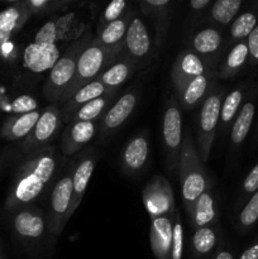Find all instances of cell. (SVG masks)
<instances>
[{
  "label": "cell",
  "instance_id": "obj_45",
  "mask_svg": "<svg viewBox=\"0 0 258 259\" xmlns=\"http://www.w3.org/2000/svg\"><path fill=\"white\" fill-rule=\"evenodd\" d=\"M4 257V253H3V247H2V243H0V259Z\"/></svg>",
  "mask_w": 258,
  "mask_h": 259
},
{
  "label": "cell",
  "instance_id": "obj_34",
  "mask_svg": "<svg viewBox=\"0 0 258 259\" xmlns=\"http://www.w3.org/2000/svg\"><path fill=\"white\" fill-rule=\"evenodd\" d=\"M243 93L240 90H234L227 95V98L222 103V110H220V119L223 124L227 125L230 121H233L240 103H242Z\"/></svg>",
  "mask_w": 258,
  "mask_h": 259
},
{
  "label": "cell",
  "instance_id": "obj_16",
  "mask_svg": "<svg viewBox=\"0 0 258 259\" xmlns=\"http://www.w3.org/2000/svg\"><path fill=\"white\" fill-rule=\"evenodd\" d=\"M96 133L94 121L68 123L61 134V152L63 156H72L93 139Z\"/></svg>",
  "mask_w": 258,
  "mask_h": 259
},
{
  "label": "cell",
  "instance_id": "obj_31",
  "mask_svg": "<svg viewBox=\"0 0 258 259\" xmlns=\"http://www.w3.org/2000/svg\"><path fill=\"white\" fill-rule=\"evenodd\" d=\"M242 7V0H218L210 9V17L218 24H229Z\"/></svg>",
  "mask_w": 258,
  "mask_h": 259
},
{
  "label": "cell",
  "instance_id": "obj_12",
  "mask_svg": "<svg viewBox=\"0 0 258 259\" xmlns=\"http://www.w3.org/2000/svg\"><path fill=\"white\" fill-rule=\"evenodd\" d=\"M62 123L60 109L56 108L55 105L46 108L40 114L33 131L23 142V151L27 153H34L50 147L51 142L60 132Z\"/></svg>",
  "mask_w": 258,
  "mask_h": 259
},
{
  "label": "cell",
  "instance_id": "obj_10",
  "mask_svg": "<svg viewBox=\"0 0 258 259\" xmlns=\"http://www.w3.org/2000/svg\"><path fill=\"white\" fill-rule=\"evenodd\" d=\"M142 200L151 219L174 218L176 214L174 190L166 177H152L142 190Z\"/></svg>",
  "mask_w": 258,
  "mask_h": 259
},
{
  "label": "cell",
  "instance_id": "obj_22",
  "mask_svg": "<svg viewBox=\"0 0 258 259\" xmlns=\"http://www.w3.org/2000/svg\"><path fill=\"white\" fill-rule=\"evenodd\" d=\"M133 17L134 13L132 10H126V13L120 19L114 20L105 25L103 29L98 30V37L95 39L106 48H111V50L123 48L124 38H125L126 30Z\"/></svg>",
  "mask_w": 258,
  "mask_h": 259
},
{
  "label": "cell",
  "instance_id": "obj_14",
  "mask_svg": "<svg viewBox=\"0 0 258 259\" xmlns=\"http://www.w3.org/2000/svg\"><path fill=\"white\" fill-rule=\"evenodd\" d=\"M149 157V142L146 134H137L129 139L120 154V166L124 174L138 176L146 168Z\"/></svg>",
  "mask_w": 258,
  "mask_h": 259
},
{
  "label": "cell",
  "instance_id": "obj_9",
  "mask_svg": "<svg viewBox=\"0 0 258 259\" xmlns=\"http://www.w3.org/2000/svg\"><path fill=\"white\" fill-rule=\"evenodd\" d=\"M182 111L176 99L167 100L162 119V141H163L164 157L167 168L171 172L179 168L180 152H181L184 128H182Z\"/></svg>",
  "mask_w": 258,
  "mask_h": 259
},
{
  "label": "cell",
  "instance_id": "obj_23",
  "mask_svg": "<svg viewBox=\"0 0 258 259\" xmlns=\"http://www.w3.org/2000/svg\"><path fill=\"white\" fill-rule=\"evenodd\" d=\"M105 94H109V91L100 81H91L90 83H88V85H85L83 88H81L77 93L73 94L68 100H66L65 103H63L62 109H60L62 121L67 120L68 116H70L73 111L77 110L80 106L85 105V104L90 103V101L95 100V99L100 98V96L105 95Z\"/></svg>",
  "mask_w": 258,
  "mask_h": 259
},
{
  "label": "cell",
  "instance_id": "obj_46",
  "mask_svg": "<svg viewBox=\"0 0 258 259\" xmlns=\"http://www.w3.org/2000/svg\"><path fill=\"white\" fill-rule=\"evenodd\" d=\"M2 259H5V257H3V258H2Z\"/></svg>",
  "mask_w": 258,
  "mask_h": 259
},
{
  "label": "cell",
  "instance_id": "obj_42",
  "mask_svg": "<svg viewBox=\"0 0 258 259\" xmlns=\"http://www.w3.org/2000/svg\"><path fill=\"white\" fill-rule=\"evenodd\" d=\"M239 259H258V243L253 244L242 253Z\"/></svg>",
  "mask_w": 258,
  "mask_h": 259
},
{
  "label": "cell",
  "instance_id": "obj_7",
  "mask_svg": "<svg viewBox=\"0 0 258 259\" xmlns=\"http://www.w3.org/2000/svg\"><path fill=\"white\" fill-rule=\"evenodd\" d=\"M12 228L15 237L25 247H38L48 234L46 212L34 204L20 207L12 212Z\"/></svg>",
  "mask_w": 258,
  "mask_h": 259
},
{
  "label": "cell",
  "instance_id": "obj_13",
  "mask_svg": "<svg viewBox=\"0 0 258 259\" xmlns=\"http://www.w3.org/2000/svg\"><path fill=\"white\" fill-rule=\"evenodd\" d=\"M210 71H214L212 66H210L204 57L195 53L194 51L185 50L180 52L171 70V80L175 93L179 94L187 85V82Z\"/></svg>",
  "mask_w": 258,
  "mask_h": 259
},
{
  "label": "cell",
  "instance_id": "obj_43",
  "mask_svg": "<svg viewBox=\"0 0 258 259\" xmlns=\"http://www.w3.org/2000/svg\"><path fill=\"white\" fill-rule=\"evenodd\" d=\"M207 5H210V0H191L189 3V7L192 10H202Z\"/></svg>",
  "mask_w": 258,
  "mask_h": 259
},
{
  "label": "cell",
  "instance_id": "obj_27",
  "mask_svg": "<svg viewBox=\"0 0 258 259\" xmlns=\"http://www.w3.org/2000/svg\"><path fill=\"white\" fill-rule=\"evenodd\" d=\"M30 12L24 2L14 3L0 13V33L9 35L18 32L29 19Z\"/></svg>",
  "mask_w": 258,
  "mask_h": 259
},
{
  "label": "cell",
  "instance_id": "obj_25",
  "mask_svg": "<svg viewBox=\"0 0 258 259\" xmlns=\"http://www.w3.org/2000/svg\"><path fill=\"white\" fill-rule=\"evenodd\" d=\"M40 114L42 111L35 110L28 114L13 115L12 118L5 121L4 126L2 128V136L9 141H18L22 138L25 139L37 124Z\"/></svg>",
  "mask_w": 258,
  "mask_h": 259
},
{
  "label": "cell",
  "instance_id": "obj_6",
  "mask_svg": "<svg viewBox=\"0 0 258 259\" xmlns=\"http://www.w3.org/2000/svg\"><path fill=\"white\" fill-rule=\"evenodd\" d=\"M75 164H67L51 189L46 222H47L48 234L53 237H58L62 233L63 228L70 219L68 212L72 201V177Z\"/></svg>",
  "mask_w": 258,
  "mask_h": 259
},
{
  "label": "cell",
  "instance_id": "obj_33",
  "mask_svg": "<svg viewBox=\"0 0 258 259\" xmlns=\"http://www.w3.org/2000/svg\"><path fill=\"white\" fill-rule=\"evenodd\" d=\"M255 23H257V18L253 13H243L232 23L230 34L235 39L248 37L253 32V29L257 27Z\"/></svg>",
  "mask_w": 258,
  "mask_h": 259
},
{
  "label": "cell",
  "instance_id": "obj_24",
  "mask_svg": "<svg viewBox=\"0 0 258 259\" xmlns=\"http://www.w3.org/2000/svg\"><path fill=\"white\" fill-rule=\"evenodd\" d=\"M142 13L153 18L156 23V47H161L169 25V2L168 0H143L139 3Z\"/></svg>",
  "mask_w": 258,
  "mask_h": 259
},
{
  "label": "cell",
  "instance_id": "obj_17",
  "mask_svg": "<svg viewBox=\"0 0 258 259\" xmlns=\"http://www.w3.org/2000/svg\"><path fill=\"white\" fill-rule=\"evenodd\" d=\"M96 163H98V156L95 153H88L75 164L72 177V201H71L70 212H68L70 218L72 217L73 212L77 210L82 201V197L88 189Z\"/></svg>",
  "mask_w": 258,
  "mask_h": 259
},
{
  "label": "cell",
  "instance_id": "obj_3",
  "mask_svg": "<svg viewBox=\"0 0 258 259\" xmlns=\"http://www.w3.org/2000/svg\"><path fill=\"white\" fill-rule=\"evenodd\" d=\"M121 52H123V48H116V50L106 48L93 38V40L81 52L77 61L75 77L61 98L60 103L63 104L81 88L96 80L100 73L121 55Z\"/></svg>",
  "mask_w": 258,
  "mask_h": 259
},
{
  "label": "cell",
  "instance_id": "obj_19",
  "mask_svg": "<svg viewBox=\"0 0 258 259\" xmlns=\"http://www.w3.org/2000/svg\"><path fill=\"white\" fill-rule=\"evenodd\" d=\"M214 75V71H210V72L199 76V77H195L194 80L187 82V85L179 94H176L180 105L189 110V109L199 105L200 103H204L206 96L211 91Z\"/></svg>",
  "mask_w": 258,
  "mask_h": 259
},
{
  "label": "cell",
  "instance_id": "obj_41",
  "mask_svg": "<svg viewBox=\"0 0 258 259\" xmlns=\"http://www.w3.org/2000/svg\"><path fill=\"white\" fill-rule=\"evenodd\" d=\"M248 52L254 60H258V25L248 35Z\"/></svg>",
  "mask_w": 258,
  "mask_h": 259
},
{
  "label": "cell",
  "instance_id": "obj_26",
  "mask_svg": "<svg viewBox=\"0 0 258 259\" xmlns=\"http://www.w3.org/2000/svg\"><path fill=\"white\" fill-rule=\"evenodd\" d=\"M115 93H109L85 105L80 106L77 110L73 111L65 123H76V121H95L99 118H103L104 114L108 111L109 105L114 100Z\"/></svg>",
  "mask_w": 258,
  "mask_h": 259
},
{
  "label": "cell",
  "instance_id": "obj_39",
  "mask_svg": "<svg viewBox=\"0 0 258 259\" xmlns=\"http://www.w3.org/2000/svg\"><path fill=\"white\" fill-rule=\"evenodd\" d=\"M10 109L14 113V115L20 114H28L32 111L38 110V103L33 96L30 95H20L12 101Z\"/></svg>",
  "mask_w": 258,
  "mask_h": 259
},
{
  "label": "cell",
  "instance_id": "obj_35",
  "mask_svg": "<svg viewBox=\"0 0 258 259\" xmlns=\"http://www.w3.org/2000/svg\"><path fill=\"white\" fill-rule=\"evenodd\" d=\"M68 0H25L24 4L30 12V14L47 15L60 8L65 7Z\"/></svg>",
  "mask_w": 258,
  "mask_h": 259
},
{
  "label": "cell",
  "instance_id": "obj_11",
  "mask_svg": "<svg viewBox=\"0 0 258 259\" xmlns=\"http://www.w3.org/2000/svg\"><path fill=\"white\" fill-rule=\"evenodd\" d=\"M154 42L148 27L142 18L134 15L124 38L123 53L136 65L137 68H141L152 62Z\"/></svg>",
  "mask_w": 258,
  "mask_h": 259
},
{
  "label": "cell",
  "instance_id": "obj_4",
  "mask_svg": "<svg viewBox=\"0 0 258 259\" xmlns=\"http://www.w3.org/2000/svg\"><path fill=\"white\" fill-rule=\"evenodd\" d=\"M58 27L56 22H47L35 33L34 39L23 51V65L33 73L51 71L61 57L57 46Z\"/></svg>",
  "mask_w": 258,
  "mask_h": 259
},
{
  "label": "cell",
  "instance_id": "obj_2",
  "mask_svg": "<svg viewBox=\"0 0 258 259\" xmlns=\"http://www.w3.org/2000/svg\"><path fill=\"white\" fill-rule=\"evenodd\" d=\"M179 169L184 209L187 217H190L195 201L210 187L209 172L200 159L190 129L184 132Z\"/></svg>",
  "mask_w": 258,
  "mask_h": 259
},
{
  "label": "cell",
  "instance_id": "obj_28",
  "mask_svg": "<svg viewBox=\"0 0 258 259\" xmlns=\"http://www.w3.org/2000/svg\"><path fill=\"white\" fill-rule=\"evenodd\" d=\"M218 245V228L205 227L194 230L191 247L194 257L196 259L211 258Z\"/></svg>",
  "mask_w": 258,
  "mask_h": 259
},
{
  "label": "cell",
  "instance_id": "obj_21",
  "mask_svg": "<svg viewBox=\"0 0 258 259\" xmlns=\"http://www.w3.org/2000/svg\"><path fill=\"white\" fill-rule=\"evenodd\" d=\"M137 70L136 65L121 52V55L100 73L96 80L100 81L109 93H115L116 89L123 85Z\"/></svg>",
  "mask_w": 258,
  "mask_h": 259
},
{
  "label": "cell",
  "instance_id": "obj_18",
  "mask_svg": "<svg viewBox=\"0 0 258 259\" xmlns=\"http://www.w3.org/2000/svg\"><path fill=\"white\" fill-rule=\"evenodd\" d=\"M174 218L151 219L149 243L156 259H171Z\"/></svg>",
  "mask_w": 258,
  "mask_h": 259
},
{
  "label": "cell",
  "instance_id": "obj_37",
  "mask_svg": "<svg viewBox=\"0 0 258 259\" xmlns=\"http://www.w3.org/2000/svg\"><path fill=\"white\" fill-rule=\"evenodd\" d=\"M126 8H128V3L124 2V0H114V2L109 3L106 5L105 10H104L103 18L100 20V25H99V30L103 29L109 23L120 19L126 13Z\"/></svg>",
  "mask_w": 258,
  "mask_h": 259
},
{
  "label": "cell",
  "instance_id": "obj_1",
  "mask_svg": "<svg viewBox=\"0 0 258 259\" xmlns=\"http://www.w3.org/2000/svg\"><path fill=\"white\" fill-rule=\"evenodd\" d=\"M58 159L55 146L30 153L24 163L18 168L12 189L5 201L8 212L33 204L42 195L46 187L57 174Z\"/></svg>",
  "mask_w": 258,
  "mask_h": 259
},
{
  "label": "cell",
  "instance_id": "obj_32",
  "mask_svg": "<svg viewBox=\"0 0 258 259\" xmlns=\"http://www.w3.org/2000/svg\"><path fill=\"white\" fill-rule=\"evenodd\" d=\"M248 55H249V52H248V46L245 43H238V45H235L230 50V52L228 53L227 58H225L224 66H223L222 70L223 77H227L230 73L239 70L244 65Z\"/></svg>",
  "mask_w": 258,
  "mask_h": 259
},
{
  "label": "cell",
  "instance_id": "obj_38",
  "mask_svg": "<svg viewBox=\"0 0 258 259\" xmlns=\"http://www.w3.org/2000/svg\"><path fill=\"white\" fill-rule=\"evenodd\" d=\"M258 220V191L253 194L248 204L243 207L239 214V224L243 228H248Z\"/></svg>",
  "mask_w": 258,
  "mask_h": 259
},
{
  "label": "cell",
  "instance_id": "obj_40",
  "mask_svg": "<svg viewBox=\"0 0 258 259\" xmlns=\"http://www.w3.org/2000/svg\"><path fill=\"white\" fill-rule=\"evenodd\" d=\"M243 189L245 192H257L258 191V164L253 167L252 171L248 174L243 182Z\"/></svg>",
  "mask_w": 258,
  "mask_h": 259
},
{
  "label": "cell",
  "instance_id": "obj_36",
  "mask_svg": "<svg viewBox=\"0 0 258 259\" xmlns=\"http://www.w3.org/2000/svg\"><path fill=\"white\" fill-rule=\"evenodd\" d=\"M184 253V228H182L181 214L176 210L174 217V228H172V248L171 259H182Z\"/></svg>",
  "mask_w": 258,
  "mask_h": 259
},
{
  "label": "cell",
  "instance_id": "obj_30",
  "mask_svg": "<svg viewBox=\"0 0 258 259\" xmlns=\"http://www.w3.org/2000/svg\"><path fill=\"white\" fill-rule=\"evenodd\" d=\"M254 118V105L252 103H247L242 108L240 113L235 118L234 124L232 126L230 139L234 144H240L247 137Z\"/></svg>",
  "mask_w": 258,
  "mask_h": 259
},
{
  "label": "cell",
  "instance_id": "obj_5",
  "mask_svg": "<svg viewBox=\"0 0 258 259\" xmlns=\"http://www.w3.org/2000/svg\"><path fill=\"white\" fill-rule=\"evenodd\" d=\"M91 40H93L91 33H86L83 37L72 43L66 50V52L61 55L60 60L56 62V65L51 68L47 78H46L45 86H43V93L48 100L53 101V103H57V101L60 103L61 98L75 77L77 61L81 52Z\"/></svg>",
  "mask_w": 258,
  "mask_h": 259
},
{
  "label": "cell",
  "instance_id": "obj_8",
  "mask_svg": "<svg viewBox=\"0 0 258 259\" xmlns=\"http://www.w3.org/2000/svg\"><path fill=\"white\" fill-rule=\"evenodd\" d=\"M223 103V90L212 89L201 104L197 128V152L202 163H206L211 153L212 143L217 134L218 124L220 119V110Z\"/></svg>",
  "mask_w": 258,
  "mask_h": 259
},
{
  "label": "cell",
  "instance_id": "obj_15",
  "mask_svg": "<svg viewBox=\"0 0 258 259\" xmlns=\"http://www.w3.org/2000/svg\"><path fill=\"white\" fill-rule=\"evenodd\" d=\"M138 103V91L131 90L121 95L101 118L100 131L103 136H109L120 128L132 115Z\"/></svg>",
  "mask_w": 258,
  "mask_h": 259
},
{
  "label": "cell",
  "instance_id": "obj_20",
  "mask_svg": "<svg viewBox=\"0 0 258 259\" xmlns=\"http://www.w3.org/2000/svg\"><path fill=\"white\" fill-rule=\"evenodd\" d=\"M189 219L194 230L199 228L215 227L218 224V209L211 187L195 201Z\"/></svg>",
  "mask_w": 258,
  "mask_h": 259
},
{
  "label": "cell",
  "instance_id": "obj_29",
  "mask_svg": "<svg viewBox=\"0 0 258 259\" xmlns=\"http://www.w3.org/2000/svg\"><path fill=\"white\" fill-rule=\"evenodd\" d=\"M223 42L222 33L215 28H205L199 30L192 38L194 52L201 57H211L218 52Z\"/></svg>",
  "mask_w": 258,
  "mask_h": 259
},
{
  "label": "cell",
  "instance_id": "obj_44",
  "mask_svg": "<svg viewBox=\"0 0 258 259\" xmlns=\"http://www.w3.org/2000/svg\"><path fill=\"white\" fill-rule=\"evenodd\" d=\"M214 259H234V255H233L232 252H229L228 249H219L215 254Z\"/></svg>",
  "mask_w": 258,
  "mask_h": 259
}]
</instances>
